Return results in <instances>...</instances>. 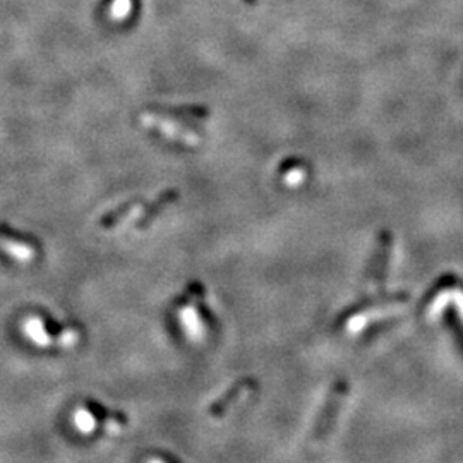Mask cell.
<instances>
[{"instance_id":"2","label":"cell","mask_w":463,"mask_h":463,"mask_svg":"<svg viewBox=\"0 0 463 463\" xmlns=\"http://www.w3.org/2000/svg\"><path fill=\"white\" fill-rule=\"evenodd\" d=\"M176 314L179 318L189 337L199 338L205 333V319L201 309L205 305V288L199 283H192L187 288V294L177 302Z\"/></svg>"},{"instance_id":"3","label":"cell","mask_w":463,"mask_h":463,"mask_svg":"<svg viewBox=\"0 0 463 463\" xmlns=\"http://www.w3.org/2000/svg\"><path fill=\"white\" fill-rule=\"evenodd\" d=\"M144 201L141 199H133V201H127L124 205H120L119 208H115L113 211L106 213L105 216L100 218V227L105 230L115 229V227L124 225V223H129L133 220H138L139 215L144 209Z\"/></svg>"},{"instance_id":"8","label":"cell","mask_w":463,"mask_h":463,"mask_svg":"<svg viewBox=\"0 0 463 463\" xmlns=\"http://www.w3.org/2000/svg\"><path fill=\"white\" fill-rule=\"evenodd\" d=\"M247 2H254V0H247Z\"/></svg>"},{"instance_id":"4","label":"cell","mask_w":463,"mask_h":463,"mask_svg":"<svg viewBox=\"0 0 463 463\" xmlns=\"http://www.w3.org/2000/svg\"><path fill=\"white\" fill-rule=\"evenodd\" d=\"M177 201H179V191H177V189H167V191H163L155 201H151L148 206H144V209H142V213L138 218V229H146V227H148L149 223L163 211V209L176 205Z\"/></svg>"},{"instance_id":"7","label":"cell","mask_w":463,"mask_h":463,"mask_svg":"<svg viewBox=\"0 0 463 463\" xmlns=\"http://www.w3.org/2000/svg\"><path fill=\"white\" fill-rule=\"evenodd\" d=\"M24 331H26L28 337H30L37 345H41V347H44V345L50 343L48 333H46L44 323H41L38 318L28 319L26 324H24Z\"/></svg>"},{"instance_id":"1","label":"cell","mask_w":463,"mask_h":463,"mask_svg":"<svg viewBox=\"0 0 463 463\" xmlns=\"http://www.w3.org/2000/svg\"><path fill=\"white\" fill-rule=\"evenodd\" d=\"M139 120L146 129L153 131V133L169 139V141L180 142L184 146H198L201 142V134L198 131L192 129L187 124L179 122L172 115L169 117L165 113L146 112L139 117Z\"/></svg>"},{"instance_id":"5","label":"cell","mask_w":463,"mask_h":463,"mask_svg":"<svg viewBox=\"0 0 463 463\" xmlns=\"http://www.w3.org/2000/svg\"><path fill=\"white\" fill-rule=\"evenodd\" d=\"M280 179L287 187H299L308 179V167L301 160H287L280 167Z\"/></svg>"},{"instance_id":"6","label":"cell","mask_w":463,"mask_h":463,"mask_svg":"<svg viewBox=\"0 0 463 463\" xmlns=\"http://www.w3.org/2000/svg\"><path fill=\"white\" fill-rule=\"evenodd\" d=\"M2 247L12 256L14 259H19V261H30L35 258V249L30 244L23 240H16V238H3Z\"/></svg>"}]
</instances>
